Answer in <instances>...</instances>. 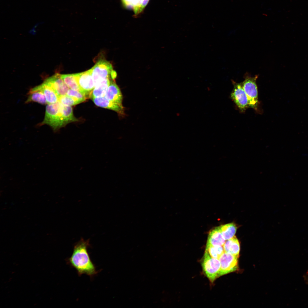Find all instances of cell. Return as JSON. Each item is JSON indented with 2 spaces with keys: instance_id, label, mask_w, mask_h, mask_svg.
<instances>
[{
  "instance_id": "cell-1",
  "label": "cell",
  "mask_w": 308,
  "mask_h": 308,
  "mask_svg": "<svg viewBox=\"0 0 308 308\" xmlns=\"http://www.w3.org/2000/svg\"><path fill=\"white\" fill-rule=\"evenodd\" d=\"M77 121L71 106L63 105L58 101L46 106L44 119L39 125L47 124L56 131L69 123Z\"/></svg>"
},
{
  "instance_id": "cell-2",
  "label": "cell",
  "mask_w": 308,
  "mask_h": 308,
  "mask_svg": "<svg viewBox=\"0 0 308 308\" xmlns=\"http://www.w3.org/2000/svg\"><path fill=\"white\" fill-rule=\"evenodd\" d=\"M89 244L88 240L81 239L74 246L72 254L68 260V262L77 270L81 276L86 274L90 277L98 273L91 260L88 251Z\"/></svg>"
},
{
  "instance_id": "cell-3",
  "label": "cell",
  "mask_w": 308,
  "mask_h": 308,
  "mask_svg": "<svg viewBox=\"0 0 308 308\" xmlns=\"http://www.w3.org/2000/svg\"><path fill=\"white\" fill-rule=\"evenodd\" d=\"M258 76L251 77L246 75L245 80L242 83L243 88L246 95L248 106L253 108H257L258 104V93L256 81Z\"/></svg>"
},
{
  "instance_id": "cell-4",
  "label": "cell",
  "mask_w": 308,
  "mask_h": 308,
  "mask_svg": "<svg viewBox=\"0 0 308 308\" xmlns=\"http://www.w3.org/2000/svg\"><path fill=\"white\" fill-rule=\"evenodd\" d=\"M202 265L204 272L210 281L213 282L218 277L220 263L218 258H213L205 252Z\"/></svg>"
},
{
  "instance_id": "cell-5",
  "label": "cell",
  "mask_w": 308,
  "mask_h": 308,
  "mask_svg": "<svg viewBox=\"0 0 308 308\" xmlns=\"http://www.w3.org/2000/svg\"><path fill=\"white\" fill-rule=\"evenodd\" d=\"M92 76L95 86L101 81L106 78L112 79L113 70L112 64L106 60H99L91 68Z\"/></svg>"
},
{
  "instance_id": "cell-6",
  "label": "cell",
  "mask_w": 308,
  "mask_h": 308,
  "mask_svg": "<svg viewBox=\"0 0 308 308\" xmlns=\"http://www.w3.org/2000/svg\"><path fill=\"white\" fill-rule=\"evenodd\" d=\"M81 92L87 98L89 96L95 86L92 76V68L86 71L74 74Z\"/></svg>"
},
{
  "instance_id": "cell-7",
  "label": "cell",
  "mask_w": 308,
  "mask_h": 308,
  "mask_svg": "<svg viewBox=\"0 0 308 308\" xmlns=\"http://www.w3.org/2000/svg\"><path fill=\"white\" fill-rule=\"evenodd\" d=\"M238 257L231 254L224 252L219 258L220 263L219 277L236 270Z\"/></svg>"
},
{
  "instance_id": "cell-8",
  "label": "cell",
  "mask_w": 308,
  "mask_h": 308,
  "mask_svg": "<svg viewBox=\"0 0 308 308\" xmlns=\"http://www.w3.org/2000/svg\"><path fill=\"white\" fill-rule=\"evenodd\" d=\"M234 88L231 97L241 110H245L248 106L247 97L243 88L242 83H236L232 81Z\"/></svg>"
},
{
  "instance_id": "cell-9",
  "label": "cell",
  "mask_w": 308,
  "mask_h": 308,
  "mask_svg": "<svg viewBox=\"0 0 308 308\" xmlns=\"http://www.w3.org/2000/svg\"><path fill=\"white\" fill-rule=\"evenodd\" d=\"M44 82L52 88L58 98L66 95L69 89L61 78V75L59 74H56L47 79Z\"/></svg>"
},
{
  "instance_id": "cell-10",
  "label": "cell",
  "mask_w": 308,
  "mask_h": 308,
  "mask_svg": "<svg viewBox=\"0 0 308 308\" xmlns=\"http://www.w3.org/2000/svg\"><path fill=\"white\" fill-rule=\"evenodd\" d=\"M92 99L95 105L98 106L113 110L119 114H123V107L122 104L110 101L104 96L93 98Z\"/></svg>"
},
{
  "instance_id": "cell-11",
  "label": "cell",
  "mask_w": 308,
  "mask_h": 308,
  "mask_svg": "<svg viewBox=\"0 0 308 308\" xmlns=\"http://www.w3.org/2000/svg\"><path fill=\"white\" fill-rule=\"evenodd\" d=\"M104 96L110 101L122 104V96L120 90L116 83L112 80Z\"/></svg>"
},
{
  "instance_id": "cell-12",
  "label": "cell",
  "mask_w": 308,
  "mask_h": 308,
  "mask_svg": "<svg viewBox=\"0 0 308 308\" xmlns=\"http://www.w3.org/2000/svg\"><path fill=\"white\" fill-rule=\"evenodd\" d=\"M31 90H39L42 92L45 96L48 104H54L58 101V97L54 90L44 82L32 88Z\"/></svg>"
},
{
  "instance_id": "cell-13",
  "label": "cell",
  "mask_w": 308,
  "mask_h": 308,
  "mask_svg": "<svg viewBox=\"0 0 308 308\" xmlns=\"http://www.w3.org/2000/svg\"><path fill=\"white\" fill-rule=\"evenodd\" d=\"M220 232L219 226L211 231L208 235L207 245L223 246L225 241Z\"/></svg>"
},
{
  "instance_id": "cell-14",
  "label": "cell",
  "mask_w": 308,
  "mask_h": 308,
  "mask_svg": "<svg viewBox=\"0 0 308 308\" xmlns=\"http://www.w3.org/2000/svg\"><path fill=\"white\" fill-rule=\"evenodd\" d=\"M110 78L104 79L96 84L90 93L89 98H93L104 96L110 85Z\"/></svg>"
},
{
  "instance_id": "cell-15",
  "label": "cell",
  "mask_w": 308,
  "mask_h": 308,
  "mask_svg": "<svg viewBox=\"0 0 308 308\" xmlns=\"http://www.w3.org/2000/svg\"><path fill=\"white\" fill-rule=\"evenodd\" d=\"M225 252L228 253L238 257L240 247L239 241L235 236L227 240L223 246Z\"/></svg>"
},
{
  "instance_id": "cell-16",
  "label": "cell",
  "mask_w": 308,
  "mask_h": 308,
  "mask_svg": "<svg viewBox=\"0 0 308 308\" xmlns=\"http://www.w3.org/2000/svg\"><path fill=\"white\" fill-rule=\"evenodd\" d=\"M222 235L225 240H229L234 236L236 233L237 227L235 224L230 223L219 226Z\"/></svg>"
},
{
  "instance_id": "cell-17",
  "label": "cell",
  "mask_w": 308,
  "mask_h": 308,
  "mask_svg": "<svg viewBox=\"0 0 308 308\" xmlns=\"http://www.w3.org/2000/svg\"><path fill=\"white\" fill-rule=\"evenodd\" d=\"M28 94L29 96L26 103L35 102L43 105L47 104L45 96L41 91L31 89Z\"/></svg>"
},
{
  "instance_id": "cell-18",
  "label": "cell",
  "mask_w": 308,
  "mask_h": 308,
  "mask_svg": "<svg viewBox=\"0 0 308 308\" xmlns=\"http://www.w3.org/2000/svg\"><path fill=\"white\" fill-rule=\"evenodd\" d=\"M61 77L69 89L82 93L74 74H62L61 75Z\"/></svg>"
},
{
  "instance_id": "cell-19",
  "label": "cell",
  "mask_w": 308,
  "mask_h": 308,
  "mask_svg": "<svg viewBox=\"0 0 308 308\" xmlns=\"http://www.w3.org/2000/svg\"><path fill=\"white\" fill-rule=\"evenodd\" d=\"M205 252H207L212 257L219 259L224 251L222 246H213L206 245Z\"/></svg>"
},
{
  "instance_id": "cell-20",
  "label": "cell",
  "mask_w": 308,
  "mask_h": 308,
  "mask_svg": "<svg viewBox=\"0 0 308 308\" xmlns=\"http://www.w3.org/2000/svg\"><path fill=\"white\" fill-rule=\"evenodd\" d=\"M58 99L59 102L66 106H71L81 103L78 100L66 95L59 97Z\"/></svg>"
},
{
  "instance_id": "cell-21",
  "label": "cell",
  "mask_w": 308,
  "mask_h": 308,
  "mask_svg": "<svg viewBox=\"0 0 308 308\" xmlns=\"http://www.w3.org/2000/svg\"><path fill=\"white\" fill-rule=\"evenodd\" d=\"M66 95L80 101L81 103L85 101L87 98L86 96L81 92L69 89Z\"/></svg>"
},
{
  "instance_id": "cell-22",
  "label": "cell",
  "mask_w": 308,
  "mask_h": 308,
  "mask_svg": "<svg viewBox=\"0 0 308 308\" xmlns=\"http://www.w3.org/2000/svg\"><path fill=\"white\" fill-rule=\"evenodd\" d=\"M142 0H132L133 9L135 15L139 14V9Z\"/></svg>"
},
{
  "instance_id": "cell-23",
  "label": "cell",
  "mask_w": 308,
  "mask_h": 308,
  "mask_svg": "<svg viewBox=\"0 0 308 308\" xmlns=\"http://www.w3.org/2000/svg\"><path fill=\"white\" fill-rule=\"evenodd\" d=\"M124 6L128 9H133L132 0H121Z\"/></svg>"
},
{
  "instance_id": "cell-24",
  "label": "cell",
  "mask_w": 308,
  "mask_h": 308,
  "mask_svg": "<svg viewBox=\"0 0 308 308\" xmlns=\"http://www.w3.org/2000/svg\"><path fill=\"white\" fill-rule=\"evenodd\" d=\"M149 0H142L141 7L139 9V13H141L144 9L148 3Z\"/></svg>"
},
{
  "instance_id": "cell-25",
  "label": "cell",
  "mask_w": 308,
  "mask_h": 308,
  "mask_svg": "<svg viewBox=\"0 0 308 308\" xmlns=\"http://www.w3.org/2000/svg\"><path fill=\"white\" fill-rule=\"evenodd\" d=\"M304 278L306 283H308V271L304 275Z\"/></svg>"
}]
</instances>
